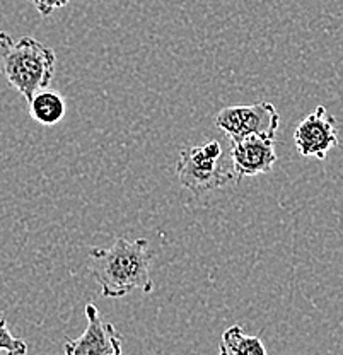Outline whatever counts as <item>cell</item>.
Masks as SVG:
<instances>
[{
	"instance_id": "obj_1",
	"label": "cell",
	"mask_w": 343,
	"mask_h": 355,
	"mask_svg": "<svg viewBox=\"0 0 343 355\" xmlns=\"http://www.w3.org/2000/svg\"><path fill=\"white\" fill-rule=\"evenodd\" d=\"M89 272L101 287L105 297L120 299L132 291L152 292L154 282L150 277V251L147 239L128 241L118 238L112 248H89Z\"/></svg>"
},
{
	"instance_id": "obj_2",
	"label": "cell",
	"mask_w": 343,
	"mask_h": 355,
	"mask_svg": "<svg viewBox=\"0 0 343 355\" xmlns=\"http://www.w3.org/2000/svg\"><path fill=\"white\" fill-rule=\"evenodd\" d=\"M0 65L10 87L31 101L36 92L53 80L57 55L31 36L12 40L9 33L0 31Z\"/></svg>"
},
{
	"instance_id": "obj_3",
	"label": "cell",
	"mask_w": 343,
	"mask_h": 355,
	"mask_svg": "<svg viewBox=\"0 0 343 355\" xmlns=\"http://www.w3.org/2000/svg\"><path fill=\"white\" fill-rule=\"evenodd\" d=\"M176 176L182 187L193 193L219 190L239 181L231 153L226 154L219 140H210L204 146L183 147L176 162Z\"/></svg>"
},
{
	"instance_id": "obj_4",
	"label": "cell",
	"mask_w": 343,
	"mask_h": 355,
	"mask_svg": "<svg viewBox=\"0 0 343 355\" xmlns=\"http://www.w3.org/2000/svg\"><path fill=\"white\" fill-rule=\"evenodd\" d=\"M216 125L229 139H239L246 135L275 139L280 127V113L272 103L229 106L219 111L216 116Z\"/></svg>"
},
{
	"instance_id": "obj_5",
	"label": "cell",
	"mask_w": 343,
	"mask_h": 355,
	"mask_svg": "<svg viewBox=\"0 0 343 355\" xmlns=\"http://www.w3.org/2000/svg\"><path fill=\"white\" fill-rule=\"evenodd\" d=\"M87 328L79 338L67 340L64 350L67 355H120L123 352V338L112 323L103 320L101 313L92 302L86 308Z\"/></svg>"
},
{
	"instance_id": "obj_6",
	"label": "cell",
	"mask_w": 343,
	"mask_h": 355,
	"mask_svg": "<svg viewBox=\"0 0 343 355\" xmlns=\"http://www.w3.org/2000/svg\"><path fill=\"white\" fill-rule=\"evenodd\" d=\"M294 142L301 155L323 161L328 153L338 146L337 120L324 106H318L297 125Z\"/></svg>"
},
{
	"instance_id": "obj_7",
	"label": "cell",
	"mask_w": 343,
	"mask_h": 355,
	"mask_svg": "<svg viewBox=\"0 0 343 355\" xmlns=\"http://www.w3.org/2000/svg\"><path fill=\"white\" fill-rule=\"evenodd\" d=\"M231 140V159L238 180L253 178L272 171L279 159L275 153L274 139H265L260 135H246Z\"/></svg>"
},
{
	"instance_id": "obj_8",
	"label": "cell",
	"mask_w": 343,
	"mask_h": 355,
	"mask_svg": "<svg viewBox=\"0 0 343 355\" xmlns=\"http://www.w3.org/2000/svg\"><path fill=\"white\" fill-rule=\"evenodd\" d=\"M28 105L29 116L43 127H53V125L60 123L67 113L64 96L48 87L36 92L31 101H28Z\"/></svg>"
},
{
	"instance_id": "obj_9",
	"label": "cell",
	"mask_w": 343,
	"mask_h": 355,
	"mask_svg": "<svg viewBox=\"0 0 343 355\" xmlns=\"http://www.w3.org/2000/svg\"><path fill=\"white\" fill-rule=\"evenodd\" d=\"M219 352L222 355H267L268 350L260 336L246 335L239 324H234L222 333Z\"/></svg>"
},
{
	"instance_id": "obj_10",
	"label": "cell",
	"mask_w": 343,
	"mask_h": 355,
	"mask_svg": "<svg viewBox=\"0 0 343 355\" xmlns=\"http://www.w3.org/2000/svg\"><path fill=\"white\" fill-rule=\"evenodd\" d=\"M0 350L10 355H24L28 352V343L10 333L6 318H0Z\"/></svg>"
},
{
	"instance_id": "obj_11",
	"label": "cell",
	"mask_w": 343,
	"mask_h": 355,
	"mask_svg": "<svg viewBox=\"0 0 343 355\" xmlns=\"http://www.w3.org/2000/svg\"><path fill=\"white\" fill-rule=\"evenodd\" d=\"M31 3L36 7V10H38L42 16L48 17L57 9H62V7L67 6L69 0H31Z\"/></svg>"
}]
</instances>
